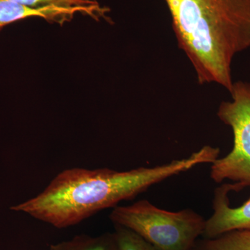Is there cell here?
I'll return each mask as SVG.
<instances>
[{"label": "cell", "instance_id": "6da1fadb", "mask_svg": "<svg viewBox=\"0 0 250 250\" xmlns=\"http://www.w3.org/2000/svg\"><path fill=\"white\" fill-rule=\"evenodd\" d=\"M214 151L205 146L190 156L154 167L126 171L72 167L59 172L45 188L11 209L64 229L76 225L98 212L131 200L149 187L191 170L211 164Z\"/></svg>", "mask_w": 250, "mask_h": 250}, {"label": "cell", "instance_id": "7a4b0ae2", "mask_svg": "<svg viewBox=\"0 0 250 250\" xmlns=\"http://www.w3.org/2000/svg\"><path fill=\"white\" fill-rule=\"evenodd\" d=\"M179 48L200 84L231 92L235 56L250 47V0H165Z\"/></svg>", "mask_w": 250, "mask_h": 250}, {"label": "cell", "instance_id": "3957f363", "mask_svg": "<svg viewBox=\"0 0 250 250\" xmlns=\"http://www.w3.org/2000/svg\"><path fill=\"white\" fill-rule=\"evenodd\" d=\"M110 220L139 235L158 250H192L203 235L206 220L193 210L169 211L147 200L114 207Z\"/></svg>", "mask_w": 250, "mask_h": 250}, {"label": "cell", "instance_id": "277c9868", "mask_svg": "<svg viewBox=\"0 0 250 250\" xmlns=\"http://www.w3.org/2000/svg\"><path fill=\"white\" fill-rule=\"evenodd\" d=\"M232 100L222 102L218 117L232 129L231 152L211 164L210 175L215 183L233 182L237 192L250 187V82H233Z\"/></svg>", "mask_w": 250, "mask_h": 250}, {"label": "cell", "instance_id": "5b68a950", "mask_svg": "<svg viewBox=\"0 0 250 250\" xmlns=\"http://www.w3.org/2000/svg\"><path fill=\"white\" fill-rule=\"evenodd\" d=\"M236 191L234 184L217 188L213 200V214L206 220L205 238H214L233 231L250 230V199L238 207L230 205L229 194Z\"/></svg>", "mask_w": 250, "mask_h": 250}, {"label": "cell", "instance_id": "8992f818", "mask_svg": "<svg viewBox=\"0 0 250 250\" xmlns=\"http://www.w3.org/2000/svg\"><path fill=\"white\" fill-rule=\"evenodd\" d=\"M92 6H62L52 5L33 8L7 0H0V31L6 26L29 18H41L48 22L62 25L70 22L75 16L80 14L92 17Z\"/></svg>", "mask_w": 250, "mask_h": 250}, {"label": "cell", "instance_id": "52a82bcc", "mask_svg": "<svg viewBox=\"0 0 250 250\" xmlns=\"http://www.w3.org/2000/svg\"><path fill=\"white\" fill-rule=\"evenodd\" d=\"M49 250H119L115 233L98 236L81 234L69 241L51 246Z\"/></svg>", "mask_w": 250, "mask_h": 250}, {"label": "cell", "instance_id": "ba28073f", "mask_svg": "<svg viewBox=\"0 0 250 250\" xmlns=\"http://www.w3.org/2000/svg\"><path fill=\"white\" fill-rule=\"evenodd\" d=\"M192 250H250V230L233 231L214 238L197 240Z\"/></svg>", "mask_w": 250, "mask_h": 250}, {"label": "cell", "instance_id": "9c48e42d", "mask_svg": "<svg viewBox=\"0 0 250 250\" xmlns=\"http://www.w3.org/2000/svg\"><path fill=\"white\" fill-rule=\"evenodd\" d=\"M114 233L119 250H158L129 229L115 225Z\"/></svg>", "mask_w": 250, "mask_h": 250}, {"label": "cell", "instance_id": "30bf717a", "mask_svg": "<svg viewBox=\"0 0 250 250\" xmlns=\"http://www.w3.org/2000/svg\"><path fill=\"white\" fill-rule=\"evenodd\" d=\"M17 4L38 8L44 6H93L100 4L96 0H7Z\"/></svg>", "mask_w": 250, "mask_h": 250}]
</instances>
